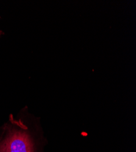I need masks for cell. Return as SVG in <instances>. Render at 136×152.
<instances>
[{"label":"cell","mask_w":136,"mask_h":152,"mask_svg":"<svg viewBox=\"0 0 136 152\" xmlns=\"http://www.w3.org/2000/svg\"><path fill=\"white\" fill-rule=\"evenodd\" d=\"M47 144L37 126L20 118L9 121L0 127V152H44Z\"/></svg>","instance_id":"1"}]
</instances>
